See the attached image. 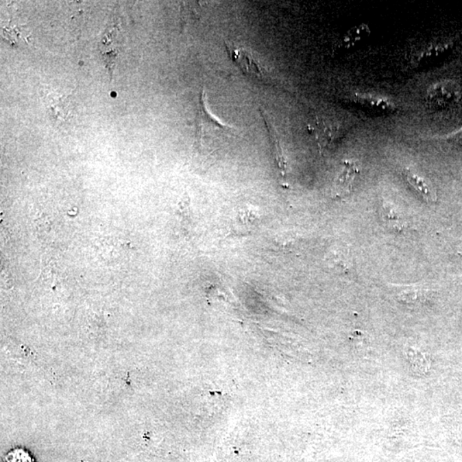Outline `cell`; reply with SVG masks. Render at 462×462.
<instances>
[{"label":"cell","instance_id":"obj_1","mask_svg":"<svg viewBox=\"0 0 462 462\" xmlns=\"http://www.w3.org/2000/svg\"><path fill=\"white\" fill-rule=\"evenodd\" d=\"M238 134L234 127L226 125L220 122L212 113L209 111L206 104V96L204 90L199 97V110L197 116V134L199 141L204 145L205 141L215 140L219 137H234Z\"/></svg>","mask_w":462,"mask_h":462},{"label":"cell","instance_id":"obj_2","mask_svg":"<svg viewBox=\"0 0 462 462\" xmlns=\"http://www.w3.org/2000/svg\"><path fill=\"white\" fill-rule=\"evenodd\" d=\"M228 48V53L232 57V60L239 65L241 71L248 77L262 82V84H270V77L265 68L262 67L258 62L254 60L252 54L247 53L246 50L241 49V48H233L227 46Z\"/></svg>","mask_w":462,"mask_h":462},{"label":"cell","instance_id":"obj_3","mask_svg":"<svg viewBox=\"0 0 462 462\" xmlns=\"http://www.w3.org/2000/svg\"><path fill=\"white\" fill-rule=\"evenodd\" d=\"M348 124L337 119H321L317 122V138L320 147L326 148L342 139L348 132Z\"/></svg>","mask_w":462,"mask_h":462},{"label":"cell","instance_id":"obj_4","mask_svg":"<svg viewBox=\"0 0 462 462\" xmlns=\"http://www.w3.org/2000/svg\"><path fill=\"white\" fill-rule=\"evenodd\" d=\"M358 173L360 169L354 161H344L343 168L334 180L332 197L337 199L350 195Z\"/></svg>","mask_w":462,"mask_h":462},{"label":"cell","instance_id":"obj_5","mask_svg":"<svg viewBox=\"0 0 462 462\" xmlns=\"http://www.w3.org/2000/svg\"><path fill=\"white\" fill-rule=\"evenodd\" d=\"M44 101L51 119L55 122H64L71 115V99L67 95L48 93L44 95Z\"/></svg>","mask_w":462,"mask_h":462},{"label":"cell","instance_id":"obj_6","mask_svg":"<svg viewBox=\"0 0 462 462\" xmlns=\"http://www.w3.org/2000/svg\"><path fill=\"white\" fill-rule=\"evenodd\" d=\"M405 178L410 186L427 202H436L437 199L435 189L426 178L410 170L405 171Z\"/></svg>","mask_w":462,"mask_h":462},{"label":"cell","instance_id":"obj_7","mask_svg":"<svg viewBox=\"0 0 462 462\" xmlns=\"http://www.w3.org/2000/svg\"><path fill=\"white\" fill-rule=\"evenodd\" d=\"M261 115L264 117L265 123L267 126L269 136H270L271 141H272V143H273V146L275 147L276 157H277L281 174L282 177H284L287 167H286V162L284 161V155H282V150L280 147V143H279L277 131H276L273 124L268 119V117L265 114L263 111H261Z\"/></svg>","mask_w":462,"mask_h":462},{"label":"cell","instance_id":"obj_8","mask_svg":"<svg viewBox=\"0 0 462 462\" xmlns=\"http://www.w3.org/2000/svg\"><path fill=\"white\" fill-rule=\"evenodd\" d=\"M413 367L418 372L426 374L430 367V361L426 354L415 348H409L406 354Z\"/></svg>","mask_w":462,"mask_h":462},{"label":"cell","instance_id":"obj_9","mask_svg":"<svg viewBox=\"0 0 462 462\" xmlns=\"http://www.w3.org/2000/svg\"><path fill=\"white\" fill-rule=\"evenodd\" d=\"M370 34V29L367 25L354 27L348 31L343 39V45L346 47H355L363 41Z\"/></svg>","mask_w":462,"mask_h":462},{"label":"cell","instance_id":"obj_10","mask_svg":"<svg viewBox=\"0 0 462 462\" xmlns=\"http://www.w3.org/2000/svg\"><path fill=\"white\" fill-rule=\"evenodd\" d=\"M6 462H34L33 457L27 451L17 449L7 454Z\"/></svg>","mask_w":462,"mask_h":462},{"label":"cell","instance_id":"obj_11","mask_svg":"<svg viewBox=\"0 0 462 462\" xmlns=\"http://www.w3.org/2000/svg\"><path fill=\"white\" fill-rule=\"evenodd\" d=\"M456 140L457 143H462V130L461 131L459 134H457Z\"/></svg>","mask_w":462,"mask_h":462}]
</instances>
